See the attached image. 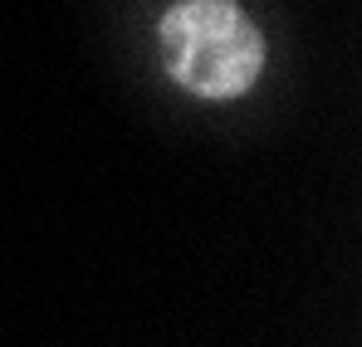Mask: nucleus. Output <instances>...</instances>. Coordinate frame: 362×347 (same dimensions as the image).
<instances>
[{
  "label": "nucleus",
  "instance_id": "obj_1",
  "mask_svg": "<svg viewBox=\"0 0 362 347\" xmlns=\"http://www.w3.org/2000/svg\"><path fill=\"white\" fill-rule=\"evenodd\" d=\"M162 64L186 93L226 103L255 88L264 35L235 0H181L162 15Z\"/></svg>",
  "mask_w": 362,
  "mask_h": 347
}]
</instances>
